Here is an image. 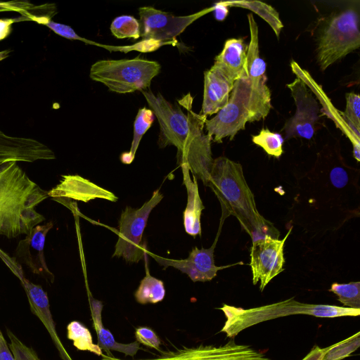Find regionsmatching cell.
<instances>
[{"mask_svg":"<svg viewBox=\"0 0 360 360\" xmlns=\"http://www.w3.org/2000/svg\"><path fill=\"white\" fill-rule=\"evenodd\" d=\"M250 40L248 45L245 72L250 86L249 122L264 119L271 108L270 89L266 85L265 61L259 49L258 27L253 15H248Z\"/></svg>","mask_w":360,"mask_h":360,"instance_id":"10","label":"cell"},{"mask_svg":"<svg viewBox=\"0 0 360 360\" xmlns=\"http://www.w3.org/2000/svg\"><path fill=\"white\" fill-rule=\"evenodd\" d=\"M135 337L139 343L161 352L160 349V340L150 328L147 327L137 328L135 331Z\"/></svg>","mask_w":360,"mask_h":360,"instance_id":"33","label":"cell"},{"mask_svg":"<svg viewBox=\"0 0 360 360\" xmlns=\"http://www.w3.org/2000/svg\"><path fill=\"white\" fill-rule=\"evenodd\" d=\"M233 82L211 68L204 73V91L201 115L217 114L229 99Z\"/></svg>","mask_w":360,"mask_h":360,"instance_id":"20","label":"cell"},{"mask_svg":"<svg viewBox=\"0 0 360 360\" xmlns=\"http://www.w3.org/2000/svg\"><path fill=\"white\" fill-rule=\"evenodd\" d=\"M68 338L73 342V345L82 351H88L97 356H101V347L94 344L89 330L77 321H72L67 326Z\"/></svg>","mask_w":360,"mask_h":360,"instance_id":"26","label":"cell"},{"mask_svg":"<svg viewBox=\"0 0 360 360\" xmlns=\"http://www.w3.org/2000/svg\"><path fill=\"white\" fill-rule=\"evenodd\" d=\"M134 360V359H133ZM137 360H272L265 354L233 340L224 345L182 347L175 350L162 352L160 356Z\"/></svg>","mask_w":360,"mask_h":360,"instance_id":"12","label":"cell"},{"mask_svg":"<svg viewBox=\"0 0 360 360\" xmlns=\"http://www.w3.org/2000/svg\"><path fill=\"white\" fill-rule=\"evenodd\" d=\"M346 108L342 113V119L352 133L360 139V97L358 94L347 93Z\"/></svg>","mask_w":360,"mask_h":360,"instance_id":"30","label":"cell"},{"mask_svg":"<svg viewBox=\"0 0 360 360\" xmlns=\"http://www.w3.org/2000/svg\"><path fill=\"white\" fill-rule=\"evenodd\" d=\"M250 120V86L246 74L234 82L228 103L212 119H206L207 134L217 143L231 141Z\"/></svg>","mask_w":360,"mask_h":360,"instance_id":"9","label":"cell"},{"mask_svg":"<svg viewBox=\"0 0 360 360\" xmlns=\"http://www.w3.org/2000/svg\"><path fill=\"white\" fill-rule=\"evenodd\" d=\"M26 292L32 312L41 321L63 360H72L57 334L50 311L47 293L41 285L34 284L22 276L20 279Z\"/></svg>","mask_w":360,"mask_h":360,"instance_id":"18","label":"cell"},{"mask_svg":"<svg viewBox=\"0 0 360 360\" xmlns=\"http://www.w3.org/2000/svg\"><path fill=\"white\" fill-rule=\"evenodd\" d=\"M155 117L153 112L150 108L143 107L139 110L134 123V136L130 150L129 152L122 153L120 156V160L124 164L129 165L132 162L140 141L150 127Z\"/></svg>","mask_w":360,"mask_h":360,"instance_id":"24","label":"cell"},{"mask_svg":"<svg viewBox=\"0 0 360 360\" xmlns=\"http://www.w3.org/2000/svg\"><path fill=\"white\" fill-rule=\"evenodd\" d=\"M330 179L334 186L338 188L345 187L348 182L347 172L342 167H335L330 173Z\"/></svg>","mask_w":360,"mask_h":360,"instance_id":"35","label":"cell"},{"mask_svg":"<svg viewBox=\"0 0 360 360\" xmlns=\"http://www.w3.org/2000/svg\"><path fill=\"white\" fill-rule=\"evenodd\" d=\"M212 11L213 6L191 15L176 16L153 6L139 8L140 35L143 40L139 43L142 45L136 44L137 49L139 47L141 51H148L149 44L152 51L155 49L153 43L159 46L171 44L192 22Z\"/></svg>","mask_w":360,"mask_h":360,"instance_id":"6","label":"cell"},{"mask_svg":"<svg viewBox=\"0 0 360 360\" xmlns=\"http://www.w3.org/2000/svg\"><path fill=\"white\" fill-rule=\"evenodd\" d=\"M89 299L93 325L97 335V345L108 356H113L111 352V350H113L122 352L124 354L125 356L134 357L138 351L141 349L140 347V343L136 340L128 344L117 342L115 340L112 333L104 328L103 325L101 318V312L103 308V303L92 297L90 293Z\"/></svg>","mask_w":360,"mask_h":360,"instance_id":"21","label":"cell"},{"mask_svg":"<svg viewBox=\"0 0 360 360\" xmlns=\"http://www.w3.org/2000/svg\"><path fill=\"white\" fill-rule=\"evenodd\" d=\"M110 30L112 35L117 39H137L141 37L139 22L131 15L117 16L112 20Z\"/></svg>","mask_w":360,"mask_h":360,"instance_id":"29","label":"cell"},{"mask_svg":"<svg viewBox=\"0 0 360 360\" xmlns=\"http://www.w3.org/2000/svg\"><path fill=\"white\" fill-rule=\"evenodd\" d=\"M141 91L160 125V147L172 145L177 148V153L181 152L189 134L187 115L178 104H172L161 94H154L150 90Z\"/></svg>","mask_w":360,"mask_h":360,"instance_id":"11","label":"cell"},{"mask_svg":"<svg viewBox=\"0 0 360 360\" xmlns=\"http://www.w3.org/2000/svg\"><path fill=\"white\" fill-rule=\"evenodd\" d=\"M216 20L219 21L224 20L229 13L228 6L225 5L224 1H220L213 6V11Z\"/></svg>","mask_w":360,"mask_h":360,"instance_id":"37","label":"cell"},{"mask_svg":"<svg viewBox=\"0 0 360 360\" xmlns=\"http://www.w3.org/2000/svg\"><path fill=\"white\" fill-rule=\"evenodd\" d=\"M148 251L144 255L146 276L134 293V297L139 304H155L161 302L165 296L163 282L150 274L148 266Z\"/></svg>","mask_w":360,"mask_h":360,"instance_id":"23","label":"cell"},{"mask_svg":"<svg viewBox=\"0 0 360 360\" xmlns=\"http://www.w3.org/2000/svg\"><path fill=\"white\" fill-rule=\"evenodd\" d=\"M221 310L226 319L220 332L233 338L242 330L279 317L290 315H309L321 318L358 316L360 309L329 304H307L293 297L261 307L243 309L224 304Z\"/></svg>","mask_w":360,"mask_h":360,"instance_id":"3","label":"cell"},{"mask_svg":"<svg viewBox=\"0 0 360 360\" xmlns=\"http://www.w3.org/2000/svg\"><path fill=\"white\" fill-rule=\"evenodd\" d=\"M224 3L228 7H240L253 11L264 19L271 26L277 38L279 37L283 25L278 13L271 6L257 1H231Z\"/></svg>","mask_w":360,"mask_h":360,"instance_id":"25","label":"cell"},{"mask_svg":"<svg viewBox=\"0 0 360 360\" xmlns=\"http://www.w3.org/2000/svg\"><path fill=\"white\" fill-rule=\"evenodd\" d=\"M60 182L48 192L49 197L70 198L87 202L96 198L116 202L117 197L79 175H63Z\"/></svg>","mask_w":360,"mask_h":360,"instance_id":"17","label":"cell"},{"mask_svg":"<svg viewBox=\"0 0 360 360\" xmlns=\"http://www.w3.org/2000/svg\"><path fill=\"white\" fill-rule=\"evenodd\" d=\"M179 101L188 111L189 134L183 150L177 153L179 165H185L192 172L193 176L200 179L207 186L212 168L214 159L212 156V136L205 134L203 129L207 117L197 114L191 110L192 98Z\"/></svg>","mask_w":360,"mask_h":360,"instance_id":"8","label":"cell"},{"mask_svg":"<svg viewBox=\"0 0 360 360\" xmlns=\"http://www.w3.org/2000/svg\"><path fill=\"white\" fill-rule=\"evenodd\" d=\"M328 290L338 296L343 307L360 309V282L333 283Z\"/></svg>","mask_w":360,"mask_h":360,"instance_id":"27","label":"cell"},{"mask_svg":"<svg viewBox=\"0 0 360 360\" xmlns=\"http://www.w3.org/2000/svg\"><path fill=\"white\" fill-rule=\"evenodd\" d=\"M207 186L220 202L221 223L231 215L238 220L252 242L266 236L278 239L279 231L257 210L240 163L224 156L214 159Z\"/></svg>","mask_w":360,"mask_h":360,"instance_id":"1","label":"cell"},{"mask_svg":"<svg viewBox=\"0 0 360 360\" xmlns=\"http://www.w3.org/2000/svg\"><path fill=\"white\" fill-rule=\"evenodd\" d=\"M17 19H0V40L5 39L11 32V25Z\"/></svg>","mask_w":360,"mask_h":360,"instance_id":"39","label":"cell"},{"mask_svg":"<svg viewBox=\"0 0 360 360\" xmlns=\"http://www.w3.org/2000/svg\"><path fill=\"white\" fill-rule=\"evenodd\" d=\"M287 86L295 101L296 112L283 127L285 139L300 137L309 140L314 135L315 124L319 119V104L306 83L300 77L288 84Z\"/></svg>","mask_w":360,"mask_h":360,"instance_id":"14","label":"cell"},{"mask_svg":"<svg viewBox=\"0 0 360 360\" xmlns=\"http://www.w3.org/2000/svg\"><path fill=\"white\" fill-rule=\"evenodd\" d=\"M9 53H10L9 51H4L0 52V60L6 58L8 56Z\"/></svg>","mask_w":360,"mask_h":360,"instance_id":"40","label":"cell"},{"mask_svg":"<svg viewBox=\"0 0 360 360\" xmlns=\"http://www.w3.org/2000/svg\"><path fill=\"white\" fill-rule=\"evenodd\" d=\"M360 346V332L329 346L321 360H342L356 351Z\"/></svg>","mask_w":360,"mask_h":360,"instance_id":"31","label":"cell"},{"mask_svg":"<svg viewBox=\"0 0 360 360\" xmlns=\"http://www.w3.org/2000/svg\"><path fill=\"white\" fill-rule=\"evenodd\" d=\"M329 347L321 348L314 345L311 351L302 360H321Z\"/></svg>","mask_w":360,"mask_h":360,"instance_id":"38","label":"cell"},{"mask_svg":"<svg viewBox=\"0 0 360 360\" xmlns=\"http://www.w3.org/2000/svg\"><path fill=\"white\" fill-rule=\"evenodd\" d=\"M0 360H16L0 330Z\"/></svg>","mask_w":360,"mask_h":360,"instance_id":"36","label":"cell"},{"mask_svg":"<svg viewBox=\"0 0 360 360\" xmlns=\"http://www.w3.org/2000/svg\"><path fill=\"white\" fill-rule=\"evenodd\" d=\"M252 142L260 146L269 155L279 158L283 153L284 139L277 132L268 129H262L257 135L252 136Z\"/></svg>","mask_w":360,"mask_h":360,"instance_id":"28","label":"cell"},{"mask_svg":"<svg viewBox=\"0 0 360 360\" xmlns=\"http://www.w3.org/2000/svg\"><path fill=\"white\" fill-rule=\"evenodd\" d=\"M10 340L8 347L16 360H41L35 351L22 343L11 330H7Z\"/></svg>","mask_w":360,"mask_h":360,"instance_id":"32","label":"cell"},{"mask_svg":"<svg viewBox=\"0 0 360 360\" xmlns=\"http://www.w3.org/2000/svg\"><path fill=\"white\" fill-rule=\"evenodd\" d=\"M49 197L18 165H0V236L11 239L27 235L45 220L35 207Z\"/></svg>","mask_w":360,"mask_h":360,"instance_id":"2","label":"cell"},{"mask_svg":"<svg viewBox=\"0 0 360 360\" xmlns=\"http://www.w3.org/2000/svg\"><path fill=\"white\" fill-rule=\"evenodd\" d=\"M161 69L153 60L140 58L122 60H101L94 63L89 76L111 91L127 94L147 89Z\"/></svg>","mask_w":360,"mask_h":360,"instance_id":"4","label":"cell"},{"mask_svg":"<svg viewBox=\"0 0 360 360\" xmlns=\"http://www.w3.org/2000/svg\"><path fill=\"white\" fill-rule=\"evenodd\" d=\"M183 181L187 191V204L184 212V226L186 232L195 237L201 235L200 217L205 209L200 197L197 179L191 178L190 170L185 165H181Z\"/></svg>","mask_w":360,"mask_h":360,"instance_id":"22","label":"cell"},{"mask_svg":"<svg viewBox=\"0 0 360 360\" xmlns=\"http://www.w3.org/2000/svg\"><path fill=\"white\" fill-rule=\"evenodd\" d=\"M291 230L281 240L266 236L252 242L250 263L252 283L256 285L259 281L261 292L274 277L283 271V247Z\"/></svg>","mask_w":360,"mask_h":360,"instance_id":"13","label":"cell"},{"mask_svg":"<svg viewBox=\"0 0 360 360\" xmlns=\"http://www.w3.org/2000/svg\"><path fill=\"white\" fill-rule=\"evenodd\" d=\"M217 239L209 248L198 249L195 247L188 257L184 259L165 258L148 252V255L154 258L160 265L177 269L188 276L193 282H205L213 279L219 270L234 266H217L214 264V252Z\"/></svg>","mask_w":360,"mask_h":360,"instance_id":"15","label":"cell"},{"mask_svg":"<svg viewBox=\"0 0 360 360\" xmlns=\"http://www.w3.org/2000/svg\"><path fill=\"white\" fill-rule=\"evenodd\" d=\"M248 45L243 39H227L222 51L214 58V69L231 82L246 74Z\"/></svg>","mask_w":360,"mask_h":360,"instance_id":"19","label":"cell"},{"mask_svg":"<svg viewBox=\"0 0 360 360\" xmlns=\"http://www.w3.org/2000/svg\"><path fill=\"white\" fill-rule=\"evenodd\" d=\"M359 16L354 8L335 13L322 30L316 49L317 63L325 70L360 46Z\"/></svg>","mask_w":360,"mask_h":360,"instance_id":"5","label":"cell"},{"mask_svg":"<svg viewBox=\"0 0 360 360\" xmlns=\"http://www.w3.org/2000/svg\"><path fill=\"white\" fill-rule=\"evenodd\" d=\"M53 226L51 221L35 226L24 239L19 241L15 250L17 258L33 274L49 276L52 281L54 276L46 264L44 249L46 235Z\"/></svg>","mask_w":360,"mask_h":360,"instance_id":"16","label":"cell"},{"mask_svg":"<svg viewBox=\"0 0 360 360\" xmlns=\"http://www.w3.org/2000/svg\"><path fill=\"white\" fill-rule=\"evenodd\" d=\"M162 198L158 189L140 208L125 207L119 221L118 240L113 257H122L129 263H137L143 259L148 250L142 242V236L150 212Z\"/></svg>","mask_w":360,"mask_h":360,"instance_id":"7","label":"cell"},{"mask_svg":"<svg viewBox=\"0 0 360 360\" xmlns=\"http://www.w3.org/2000/svg\"><path fill=\"white\" fill-rule=\"evenodd\" d=\"M48 27H49L56 34L65 37L68 39L79 40L85 42H90L88 40L79 37L73 29L66 25L60 24L52 21L51 20H46L44 22Z\"/></svg>","mask_w":360,"mask_h":360,"instance_id":"34","label":"cell"}]
</instances>
